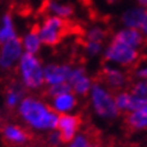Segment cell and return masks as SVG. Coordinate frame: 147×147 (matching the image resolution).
Here are the masks:
<instances>
[{"label":"cell","instance_id":"obj_17","mask_svg":"<svg viewBox=\"0 0 147 147\" xmlns=\"http://www.w3.org/2000/svg\"><path fill=\"white\" fill-rule=\"evenodd\" d=\"M20 41L24 53L34 54V55H37L38 51L41 50V47L43 46L36 26L32 28L31 30H29L28 32H25L23 37L20 38Z\"/></svg>","mask_w":147,"mask_h":147},{"label":"cell","instance_id":"obj_6","mask_svg":"<svg viewBox=\"0 0 147 147\" xmlns=\"http://www.w3.org/2000/svg\"><path fill=\"white\" fill-rule=\"evenodd\" d=\"M100 83H103L113 92H117L127 89L129 84V74L126 68L107 63L100 71Z\"/></svg>","mask_w":147,"mask_h":147},{"label":"cell","instance_id":"obj_4","mask_svg":"<svg viewBox=\"0 0 147 147\" xmlns=\"http://www.w3.org/2000/svg\"><path fill=\"white\" fill-rule=\"evenodd\" d=\"M140 51L141 50H138L113 37L109 45L104 48L103 57L107 63L116 65L127 69L138 65L140 60Z\"/></svg>","mask_w":147,"mask_h":147},{"label":"cell","instance_id":"obj_2","mask_svg":"<svg viewBox=\"0 0 147 147\" xmlns=\"http://www.w3.org/2000/svg\"><path fill=\"white\" fill-rule=\"evenodd\" d=\"M89 102L92 113L98 119L104 121H114L120 115V111L115 104V92L100 83H93L89 92Z\"/></svg>","mask_w":147,"mask_h":147},{"label":"cell","instance_id":"obj_19","mask_svg":"<svg viewBox=\"0 0 147 147\" xmlns=\"http://www.w3.org/2000/svg\"><path fill=\"white\" fill-rule=\"evenodd\" d=\"M146 13H147V11L144 9V7H140V9H131V10L123 13L121 20H122L124 28L138 29L139 30L144 19H145Z\"/></svg>","mask_w":147,"mask_h":147},{"label":"cell","instance_id":"obj_13","mask_svg":"<svg viewBox=\"0 0 147 147\" xmlns=\"http://www.w3.org/2000/svg\"><path fill=\"white\" fill-rule=\"evenodd\" d=\"M49 104L57 115L72 114L78 107V97L73 92H66L50 98Z\"/></svg>","mask_w":147,"mask_h":147},{"label":"cell","instance_id":"obj_5","mask_svg":"<svg viewBox=\"0 0 147 147\" xmlns=\"http://www.w3.org/2000/svg\"><path fill=\"white\" fill-rule=\"evenodd\" d=\"M71 28L72 25L68 19L50 16V14L43 18L38 25H36L42 45L47 47L57 46L71 31Z\"/></svg>","mask_w":147,"mask_h":147},{"label":"cell","instance_id":"obj_9","mask_svg":"<svg viewBox=\"0 0 147 147\" xmlns=\"http://www.w3.org/2000/svg\"><path fill=\"white\" fill-rule=\"evenodd\" d=\"M82 128V119L76 114H65L59 116L56 130L60 133L65 144L69 142Z\"/></svg>","mask_w":147,"mask_h":147},{"label":"cell","instance_id":"obj_21","mask_svg":"<svg viewBox=\"0 0 147 147\" xmlns=\"http://www.w3.org/2000/svg\"><path fill=\"white\" fill-rule=\"evenodd\" d=\"M67 147H99L96 139L92 138L89 133L80 131L69 142H67Z\"/></svg>","mask_w":147,"mask_h":147},{"label":"cell","instance_id":"obj_30","mask_svg":"<svg viewBox=\"0 0 147 147\" xmlns=\"http://www.w3.org/2000/svg\"><path fill=\"white\" fill-rule=\"evenodd\" d=\"M108 1H109L110 4H113V3H115V1H116V0H108Z\"/></svg>","mask_w":147,"mask_h":147},{"label":"cell","instance_id":"obj_8","mask_svg":"<svg viewBox=\"0 0 147 147\" xmlns=\"http://www.w3.org/2000/svg\"><path fill=\"white\" fill-rule=\"evenodd\" d=\"M67 83L71 86L72 92L77 97H85L89 94L94 82L87 74L85 67H83V66H73Z\"/></svg>","mask_w":147,"mask_h":147},{"label":"cell","instance_id":"obj_20","mask_svg":"<svg viewBox=\"0 0 147 147\" xmlns=\"http://www.w3.org/2000/svg\"><path fill=\"white\" fill-rule=\"evenodd\" d=\"M25 96V89L22 84H13L5 93V104L9 109H17Z\"/></svg>","mask_w":147,"mask_h":147},{"label":"cell","instance_id":"obj_29","mask_svg":"<svg viewBox=\"0 0 147 147\" xmlns=\"http://www.w3.org/2000/svg\"><path fill=\"white\" fill-rule=\"evenodd\" d=\"M139 4H140L144 9L147 11V0H139Z\"/></svg>","mask_w":147,"mask_h":147},{"label":"cell","instance_id":"obj_11","mask_svg":"<svg viewBox=\"0 0 147 147\" xmlns=\"http://www.w3.org/2000/svg\"><path fill=\"white\" fill-rule=\"evenodd\" d=\"M1 136L6 144L10 146H25L30 141V133L23 128L22 126H18L16 123H6L1 128Z\"/></svg>","mask_w":147,"mask_h":147},{"label":"cell","instance_id":"obj_10","mask_svg":"<svg viewBox=\"0 0 147 147\" xmlns=\"http://www.w3.org/2000/svg\"><path fill=\"white\" fill-rule=\"evenodd\" d=\"M73 66L69 63H48L45 66V84L53 86L67 83Z\"/></svg>","mask_w":147,"mask_h":147},{"label":"cell","instance_id":"obj_1","mask_svg":"<svg viewBox=\"0 0 147 147\" xmlns=\"http://www.w3.org/2000/svg\"><path fill=\"white\" fill-rule=\"evenodd\" d=\"M19 119L25 126L34 131L49 133L57 127L59 116L50 104L43 99L28 94L17 108Z\"/></svg>","mask_w":147,"mask_h":147},{"label":"cell","instance_id":"obj_23","mask_svg":"<svg viewBox=\"0 0 147 147\" xmlns=\"http://www.w3.org/2000/svg\"><path fill=\"white\" fill-rule=\"evenodd\" d=\"M129 90L135 96L147 99V79H135V82L130 85Z\"/></svg>","mask_w":147,"mask_h":147},{"label":"cell","instance_id":"obj_26","mask_svg":"<svg viewBox=\"0 0 147 147\" xmlns=\"http://www.w3.org/2000/svg\"><path fill=\"white\" fill-rule=\"evenodd\" d=\"M47 144L49 147H59L65 142L62 140L60 133L55 129V130H51L49 133H47Z\"/></svg>","mask_w":147,"mask_h":147},{"label":"cell","instance_id":"obj_7","mask_svg":"<svg viewBox=\"0 0 147 147\" xmlns=\"http://www.w3.org/2000/svg\"><path fill=\"white\" fill-rule=\"evenodd\" d=\"M23 54L24 50L19 37L0 45V69L10 71L17 67Z\"/></svg>","mask_w":147,"mask_h":147},{"label":"cell","instance_id":"obj_25","mask_svg":"<svg viewBox=\"0 0 147 147\" xmlns=\"http://www.w3.org/2000/svg\"><path fill=\"white\" fill-rule=\"evenodd\" d=\"M47 96L49 98L56 97L59 94H62L66 92H72L71 86L68 83H62V84H57V85H53V86H47Z\"/></svg>","mask_w":147,"mask_h":147},{"label":"cell","instance_id":"obj_15","mask_svg":"<svg viewBox=\"0 0 147 147\" xmlns=\"http://www.w3.org/2000/svg\"><path fill=\"white\" fill-rule=\"evenodd\" d=\"M114 38L119 40L126 45L133 47L138 50H141L145 45L147 43V38L144 36V34L138 30V29H130V28H123L117 31L114 36Z\"/></svg>","mask_w":147,"mask_h":147},{"label":"cell","instance_id":"obj_18","mask_svg":"<svg viewBox=\"0 0 147 147\" xmlns=\"http://www.w3.org/2000/svg\"><path fill=\"white\" fill-rule=\"evenodd\" d=\"M45 10L50 16H56L63 19H69V17L74 12V9H73L72 5L57 3L56 0H46Z\"/></svg>","mask_w":147,"mask_h":147},{"label":"cell","instance_id":"obj_3","mask_svg":"<svg viewBox=\"0 0 147 147\" xmlns=\"http://www.w3.org/2000/svg\"><path fill=\"white\" fill-rule=\"evenodd\" d=\"M22 86L29 91H37L45 86V65L37 55L24 53L17 65Z\"/></svg>","mask_w":147,"mask_h":147},{"label":"cell","instance_id":"obj_27","mask_svg":"<svg viewBox=\"0 0 147 147\" xmlns=\"http://www.w3.org/2000/svg\"><path fill=\"white\" fill-rule=\"evenodd\" d=\"M133 77L135 79H147V63L136 65L133 71Z\"/></svg>","mask_w":147,"mask_h":147},{"label":"cell","instance_id":"obj_14","mask_svg":"<svg viewBox=\"0 0 147 147\" xmlns=\"http://www.w3.org/2000/svg\"><path fill=\"white\" fill-rule=\"evenodd\" d=\"M124 122L127 128L133 131L147 130V99L135 110L126 114Z\"/></svg>","mask_w":147,"mask_h":147},{"label":"cell","instance_id":"obj_12","mask_svg":"<svg viewBox=\"0 0 147 147\" xmlns=\"http://www.w3.org/2000/svg\"><path fill=\"white\" fill-rule=\"evenodd\" d=\"M144 98H140L135 96L130 90H121L115 92V104L119 109L120 114H128L130 111L135 110L138 107H140L144 103Z\"/></svg>","mask_w":147,"mask_h":147},{"label":"cell","instance_id":"obj_22","mask_svg":"<svg viewBox=\"0 0 147 147\" xmlns=\"http://www.w3.org/2000/svg\"><path fill=\"white\" fill-rule=\"evenodd\" d=\"M107 36H108V32H107V30L104 28H102V26H92L85 32L84 41L104 43Z\"/></svg>","mask_w":147,"mask_h":147},{"label":"cell","instance_id":"obj_28","mask_svg":"<svg viewBox=\"0 0 147 147\" xmlns=\"http://www.w3.org/2000/svg\"><path fill=\"white\" fill-rule=\"evenodd\" d=\"M142 34H144V36L147 38V13H146V16H145V19H144V22H142V24H141V26H140V29H139Z\"/></svg>","mask_w":147,"mask_h":147},{"label":"cell","instance_id":"obj_24","mask_svg":"<svg viewBox=\"0 0 147 147\" xmlns=\"http://www.w3.org/2000/svg\"><path fill=\"white\" fill-rule=\"evenodd\" d=\"M103 43H98V42H90V41H84V50L87 56L90 57H96L98 55H100L104 48H103Z\"/></svg>","mask_w":147,"mask_h":147},{"label":"cell","instance_id":"obj_16","mask_svg":"<svg viewBox=\"0 0 147 147\" xmlns=\"http://www.w3.org/2000/svg\"><path fill=\"white\" fill-rule=\"evenodd\" d=\"M17 37L18 35L13 17L10 12H6L0 17V45H4Z\"/></svg>","mask_w":147,"mask_h":147}]
</instances>
